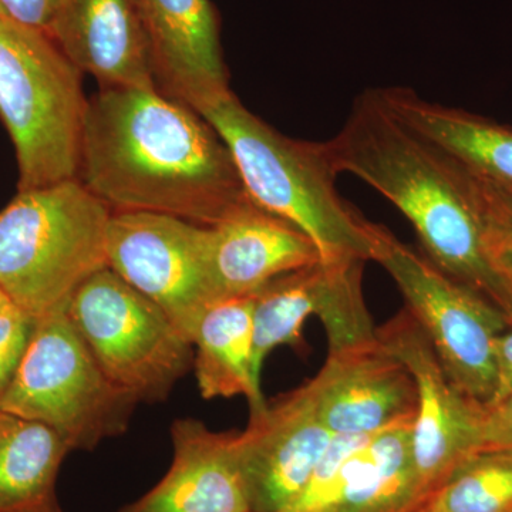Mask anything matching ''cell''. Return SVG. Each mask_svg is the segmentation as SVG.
Masks as SVG:
<instances>
[{
    "instance_id": "obj_1",
    "label": "cell",
    "mask_w": 512,
    "mask_h": 512,
    "mask_svg": "<svg viewBox=\"0 0 512 512\" xmlns=\"http://www.w3.org/2000/svg\"><path fill=\"white\" fill-rule=\"evenodd\" d=\"M79 180L113 211L214 227L248 205L234 157L197 111L158 89H100L87 104Z\"/></svg>"
},
{
    "instance_id": "obj_2",
    "label": "cell",
    "mask_w": 512,
    "mask_h": 512,
    "mask_svg": "<svg viewBox=\"0 0 512 512\" xmlns=\"http://www.w3.org/2000/svg\"><path fill=\"white\" fill-rule=\"evenodd\" d=\"M325 143L336 173L355 175L392 202L431 264L512 323L511 295L485 251L491 207L476 175L407 126L379 89L360 93L339 133Z\"/></svg>"
},
{
    "instance_id": "obj_3",
    "label": "cell",
    "mask_w": 512,
    "mask_h": 512,
    "mask_svg": "<svg viewBox=\"0 0 512 512\" xmlns=\"http://www.w3.org/2000/svg\"><path fill=\"white\" fill-rule=\"evenodd\" d=\"M198 114L227 144L249 200L305 232L320 261H375L386 228L340 195L326 143L279 133L232 92Z\"/></svg>"
},
{
    "instance_id": "obj_4",
    "label": "cell",
    "mask_w": 512,
    "mask_h": 512,
    "mask_svg": "<svg viewBox=\"0 0 512 512\" xmlns=\"http://www.w3.org/2000/svg\"><path fill=\"white\" fill-rule=\"evenodd\" d=\"M113 210L79 180L19 191L0 211V289L30 318L66 311L74 293L109 268Z\"/></svg>"
},
{
    "instance_id": "obj_5",
    "label": "cell",
    "mask_w": 512,
    "mask_h": 512,
    "mask_svg": "<svg viewBox=\"0 0 512 512\" xmlns=\"http://www.w3.org/2000/svg\"><path fill=\"white\" fill-rule=\"evenodd\" d=\"M83 73L52 37L0 16V120L18 160V191L79 178Z\"/></svg>"
},
{
    "instance_id": "obj_6",
    "label": "cell",
    "mask_w": 512,
    "mask_h": 512,
    "mask_svg": "<svg viewBox=\"0 0 512 512\" xmlns=\"http://www.w3.org/2000/svg\"><path fill=\"white\" fill-rule=\"evenodd\" d=\"M138 402L111 382L66 311L36 322L0 410L39 421L73 450L90 451L126 433Z\"/></svg>"
},
{
    "instance_id": "obj_7",
    "label": "cell",
    "mask_w": 512,
    "mask_h": 512,
    "mask_svg": "<svg viewBox=\"0 0 512 512\" xmlns=\"http://www.w3.org/2000/svg\"><path fill=\"white\" fill-rule=\"evenodd\" d=\"M66 315L101 370L138 403L167 400L194 363V345L163 309L110 268L77 289Z\"/></svg>"
},
{
    "instance_id": "obj_8",
    "label": "cell",
    "mask_w": 512,
    "mask_h": 512,
    "mask_svg": "<svg viewBox=\"0 0 512 512\" xmlns=\"http://www.w3.org/2000/svg\"><path fill=\"white\" fill-rule=\"evenodd\" d=\"M373 262L392 276L404 309L426 333L458 389L480 406H490L498 389L497 339L510 319L387 228Z\"/></svg>"
},
{
    "instance_id": "obj_9",
    "label": "cell",
    "mask_w": 512,
    "mask_h": 512,
    "mask_svg": "<svg viewBox=\"0 0 512 512\" xmlns=\"http://www.w3.org/2000/svg\"><path fill=\"white\" fill-rule=\"evenodd\" d=\"M207 234L208 227L143 211H113L107 228L111 271L163 309L191 343L202 313L214 302Z\"/></svg>"
},
{
    "instance_id": "obj_10",
    "label": "cell",
    "mask_w": 512,
    "mask_h": 512,
    "mask_svg": "<svg viewBox=\"0 0 512 512\" xmlns=\"http://www.w3.org/2000/svg\"><path fill=\"white\" fill-rule=\"evenodd\" d=\"M384 348L412 373L419 397L413 424L414 470L424 501L480 451L484 407L447 375L426 333L406 309L376 328Z\"/></svg>"
},
{
    "instance_id": "obj_11",
    "label": "cell",
    "mask_w": 512,
    "mask_h": 512,
    "mask_svg": "<svg viewBox=\"0 0 512 512\" xmlns=\"http://www.w3.org/2000/svg\"><path fill=\"white\" fill-rule=\"evenodd\" d=\"M366 262H323L278 276L254 296V363L262 379L269 353L301 343L306 320L318 316L329 352L355 348L377 339L363 293Z\"/></svg>"
},
{
    "instance_id": "obj_12",
    "label": "cell",
    "mask_w": 512,
    "mask_h": 512,
    "mask_svg": "<svg viewBox=\"0 0 512 512\" xmlns=\"http://www.w3.org/2000/svg\"><path fill=\"white\" fill-rule=\"evenodd\" d=\"M303 387L333 436H365L414 423L419 409L412 373L379 339L329 352Z\"/></svg>"
},
{
    "instance_id": "obj_13",
    "label": "cell",
    "mask_w": 512,
    "mask_h": 512,
    "mask_svg": "<svg viewBox=\"0 0 512 512\" xmlns=\"http://www.w3.org/2000/svg\"><path fill=\"white\" fill-rule=\"evenodd\" d=\"M333 437L303 386L251 414L237 433V451L252 512H279L292 503Z\"/></svg>"
},
{
    "instance_id": "obj_14",
    "label": "cell",
    "mask_w": 512,
    "mask_h": 512,
    "mask_svg": "<svg viewBox=\"0 0 512 512\" xmlns=\"http://www.w3.org/2000/svg\"><path fill=\"white\" fill-rule=\"evenodd\" d=\"M52 39L100 89H158L141 0H59Z\"/></svg>"
},
{
    "instance_id": "obj_15",
    "label": "cell",
    "mask_w": 512,
    "mask_h": 512,
    "mask_svg": "<svg viewBox=\"0 0 512 512\" xmlns=\"http://www.w3.org/2000/svg\"><path fill=\"white\" fill-rule=\"evenodd\" d=\"M160 92L200 113L231 92L210 0H141Z\"/></svg>"
},
{
    "instance_id": "obj_16",
    "label": "cell",
    "mask_w": 512,
    "mask_h": 512,
    "mask_svg": "<svg viewBox=\"0 0 512 512\" xmlns=\"http://www.w3.org/2000/svg\"><path fill=\"white\" fill-rule=\"evenodd\" d=\"M319 261L318 248L305 232L254 202L208 227L207 271L214 302L252 295L272 279Z\"/></svg>"
},
{
    "instance_id": "obj_17",
    "label": "cell",
    "mask_w": 512,
    "mask_h": 512,
    "mask_svg": "<svg viewBox=\"0 0 512 512\" xmlns=\"http://www.w3.org/2000/svg\"><path fill=\"white\" fill-rule=\"evenodd\" d=\"M167 474L117 512H252L237 451V433H217L200 420H175Z\"/></svg>"
},
{
    "instance_id": "obj_18",
    "label": "cell",
    "mask_w": 512,
    "mask_h": 512,
    "mask_svg": "<svg viewBox=\"0 0 512 512\" xmlns=\"http://www.w3.org/2000/svg\"><path fill=\"white\" fill-rule=\"evenodd\" d=\"M379 93L407 126L443 148L470 173L512 187V127L423 99L412 89L386 87Z\"/></svg>"
},
{
    "instance_id": "obj_19",
    "label": "cell",
    "mask_w": 512,
    "mask_h": 512,
    "mask_svg": "<svg viewBox=\"0 0 512 512\" xmlns=\"http://www.w3.org/2000/svg\"><path fill=\"white\" fill-rule=\"evenodd\" d=\"M254 296L212 302L201 315L192 367L205 400L244 396L249 412L266 407L254 363Z\"/></svg>"
},
{
    "instance_id": "obj_20",
    "label": "cell",
    "mask_w": 512,
    "mask_h": 512,
    "mask_svg": "<svg viewBox=\"0 0 512 512\" xmlns=\"http://www.w3.org/2000/svg\"><path fill=\"white\" fill-rule=\"evenodd\" d=\"M70 451L46 424L0 410V512H64L57 477Z\"/></svg>"
},
{
    "instance_id": "obj_21",
    "label": "cell",
    "mask_w": 512,
    "mask_h": 512,
    "mask_svg": "<svg viewBox=\"0 0 512 512\" xmlns=\"http://www.w3.org/2000/svg\"><path fill=\"white\" fill-rule=\"evenodd\" d=\"M413 424L379 431L329 512H417L424 503L414 470Z\"/></svg>"
},
{
    "instance_id": "obj_22",
    "label": "cell",
    "mask_w": 512,
    "mask_h": 512,
    "mask_svg": "<svg viewBox=\"0 0 512 512\" xmlns=\"http://www.w3.org/2000/svg\"><path fill=\"white\" fill-rule=\"evenodd\" d=\"M511 508L512 450H488L464 461L417 512H507Z\"/></svg>"
},
{
    "instance_id": "obj_23",
    "label": "cell",
    "mask_w": 512,
    "mask_h": 512,
    "mask_svg": "<svg viewBox=\"0 0 512 512\" xmlns=\"http://www.w3.org/2000/svg\"><path fill=\"white\" fill-rule=\"evenodd\" d=\"M36 320L15 303L0 305V396L8 389L28 349Z\"/></svg>"
},
{
    "instance_id": "obj_24",
    "label": "cell",
    "mask_w": 512,
    "mask_h": 512,
    "mask_svg": "<svg viewBox=\"0 0 512 512\" xmlns=\"http://www.w3.org/2000/svg\"><path fill=\"white\" fill-rule=\"evenodd\" d=\"M484 239L485 251L495 274L501 279L512 298V224L501 217L493 207L485 227Z\"/></svg>"
},
{
    "instance_id": "obj_25",
    "label": "cell",
    "mask_w": 512,
    "mask_h": 512,
    "mask_svg": "<svg viewBox=\"0 0 512 512\" xmlns=\"http://www.w3.org/2000/svg\"><path fill=\"white\" fill-rule=\"evenodd\" d=\"M488 450H512V394L484 407L480 451Z\"/></svg>"
},
{
    "instance_id": "obj_26",
    "label": "cell",
    "mask_w": 512,
    "mask_h": 512,
    "mask_svg": "<svg viewBox=\"0 0 512 512\" xmlns=\"http://www.w3.org/2000/svg\"><path fill=\"white\" fill-rule=\"evenodd\" d=\"M9 19L52 37L59 0H0Z\"/></svg>"
},
{
    "instance_id": "obj_27",
    "label": "cell",
    "mask_w": 512,
    "mask_h": 512,
    "mask_svg": "<svg viewBox=\"0 0 512 512\" xmlns=\"http://www.w3.org/2000/svg\"><path fill=\"white\" fill-rule=\"evenodd\" d=\"M498 389L494 403L512 394V325L497 339ZM490 404V406H491Z\"/></svg>"
},
{
    "instance_id": "obj_28",
    "label": "cell",
    "mask_w": 512,
    "mask_h": 512,
    "mask_svg": "<svg viewBox=\"0 0 512 512\" xmlns=\"http://www.w3.org/2000/svg\"><path fill=\"white\" fill-rule=\"evenodd\" d=\"M478 180H480L485 197H487L491 207L512 224V187L488 183V181L481 180V178H478Z\"/></svg>"
},
{
    "instance_id": "obj_29",
    "label": "cell",
    "mask_w": 512,
    "mask_h": 512,
    "mask_svg": "<svg viewBox=\"0 0 512 512\" xmlns=\"http://www.w3.org/2000/svg\"><path fill=\"white\" fill-rule=\"evenodd\" d=\"M8 301H9L8 296H6L5 293L2 292V289H0V305H2V303L8 302Z\"/></svg>"
},
{
    "instance_id": "obj_30",
    "label": "cell",
    "mask_w": 512,
    "mask_h": 512,
    "mask_svg": "<svg viewBox=\"0 0 512 512\" xmlns=\"http://www.w3.org/2000/svg\"><path fill=\"white\" fill-rule=\"evenodd\" d=\"M0 16H6V15H5V12H3V9H2V8H0Z\"/></svg>"
},
{
    "instance_id": "obj_31",
    "label": "cell",
    "mask_w": 512,
    "mask_h": 512,
    "mask_svg": "<svg viewBox=\"0 0 512 512\" xmlns=\"http://www.w3.org/2000/svg\"><path fill=\"white\" fill-rule=\"evenodd\" d=\"M507 512H512V508H511V510H508Z\"/></svg>"
}]
</instances>
